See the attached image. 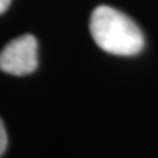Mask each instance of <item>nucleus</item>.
<instances>
[{
    "mask_svg": "<svg viewBox=\"0 0 158 158\" xmlns=\"http://www.w3.org/2000/svg\"><path fill=\"white\" fill-rule=\"evenodd\" d=\"M37 66V40L31 34L12 40L0 53V69L5 73L22 76L32 73Z\"/></svg>",
    "mask_w": 158,
    "mask_h": 158,
    "instance_id": "2",
    "label": "nucleus"
},
{
    "mask_svg": "<svg viewBox=\"0 0 158 158\" xmlns=\"http://www.w3.org/2000/svg\"><path fill=\"white\" fill-rule=\"evenodd\" d=\"M10 2L12 0H0V15H2L3 12H6V9L10 6Z\"/></svg>",
    "mask_w": 158,
    "mask_h": 158,
    "instance_id": "4",
    "label": "nucleus"
},
{
    "mask_svg": "<svg viewBox=\"0 0 158 158\" xmlns=\"http://www.w3.org/2000/svg\"><path fill=\"white\" fill-rule=\"evenodd\" d=\"M6 147H7V135H6L3 122H2V118H0V157H2L3 152L6 151Z\"/></svg>",
    "mask_w": 158,
    "mask_h": 158,
    "instance_id": "3",
    "label": "nucleus"
},
{
    "mask_svg": "<svg viewBox=\"0 0 158 158\" xmlns=\"http://www.w3.org/2000/svg\"><path fill=\"white\" fill-rule=\"evenodd\" d=\"M89 29L97 45L114 56H136L145 45L138 25L124 13L110 6H98L94 9Z\"/></svg>",
    "mask_w": 158,
    "mask_h": 158,
    "instance_id": "1",
    "label": "nucleus"
}]
</instances>
